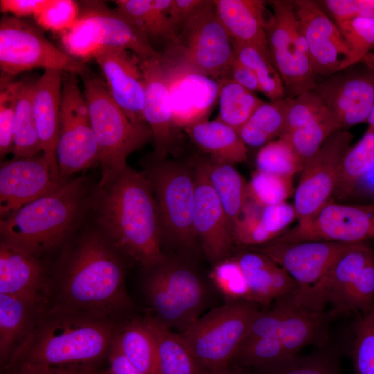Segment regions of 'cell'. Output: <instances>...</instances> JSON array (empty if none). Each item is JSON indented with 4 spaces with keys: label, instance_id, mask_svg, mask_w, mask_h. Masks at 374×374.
Segmentation results:
<instances>
[{
    "label": "cell",
    "instance_id": "60d3db41",
    "mask_svg": "<svg viewBox=\"0 0 374 374\" xmlns=\"http://www.w3.org/2000/svg\"><path fill=\"white\" fill-rule=\"evenodd\" d=\"M231 41L236 58L253 71L260 85L261 93L271 101L286 98L283 82L271 60L253 46Z\"/></svg>",
    "mask_w": 374,
    "mask_h": 374
},
{
    "label": "cell",
    "instance_id": "603a6c76",
    "mask_svg": "<svg viewBox=\"0 0 374 374\" xmlns=\"http://www.w3.org/2000/svg\"><path fill=\"white\" fill-rule=\"evenodd\" d=\"M55 181L44 154L15 157L0 168V215L10 216L26 204L54 190Z\"/></svg>",
    "mask_w": 374,
    "mask_h": 374
},
{
    "label": "cell",
    "instance_id": "9c48e42d",
    "mask_svg": "<svg viewBox=\"0 0 374 374\" xmlns=\"http://www.w3.org/2000/svg\"><path fill=\"white\" fill-rule=\"evenodd\" d=\"M150 180L160 216L163 238L191 253L199 246L193 228L195 169L193 161L153 159L144 171Z\"/></svg>",
    "mask_w": 374,
    "mask_h": 374
},
{
    "label": "cell",
    "instance_id": "f5cc1de1",
    "mask_svg": "<svg viewBox=\"0 0 374 374\" xmlns=\"http://www.w3.org/2000/svg\"><path fill=\"white\" fill-rule=\"evenodd\" d=\"M207 2V0H172L168 15L176 37L184 26Z\"/></svg>",
    "mask_w": 374,
    "mask_h": 374
},
{
    "label": "cell",
    "instance_id": "7a4b0ae2",
    "mask_svg": "<svg viewBox=\"0 0 374 374\" xmlns=\"http://www.w3.org/2000/svg\"><path fill=\"white\" fill-rule=\"evenodd\" d=\"M92 204L99 229L127 260L146 271L163 260V231L151 183L128 166L98 185Z\"/></svg>",
    "mask_w": 374,
    "mask_h": 374
},
{
    "label": "cell",
    "instance_id": "83f0119b",
    "mask_svg": "<svg viewBox=\"0 0 374 374\" xmlns=\"http://www.w3.org/2000/svg\"><path fill=\"white\" fill-rule=\"evenodd\" d=\"M244 249L233 256L243 273L251 302L265 308L299 292L296 280L274 260L258 251Z\"/></svg>",
    "mask_w": 374,
    "mask_h": 374
},
{
    "label": "cell",
    "instance_id": "5b68a950",
    "mask_svg": "<svg viewBox=\"0 0 374 374\" xmlns=\"http://www.w3.org/2000/svg\"><path fill=\"white\" fill-rule=\"evenodd\" d=\"M82 77L99 149L101 186L127 166L128 156L152 139V134L146 123H134L128 118L112 98L104 80L88 72Z\"/></svg>",
    "mask_w": 374,
    "mask_h": 374
},
{
    "label": "cell",
    "instance_id": "4316f807",
    "mask_svg": "<svg viewBox=\"0 0 374 374\" xmlns=\"http://www.w3.org/2000/svg\"><path fill=\"white\" fill-rule=\"evenodd\" d=\"M0 294L37 302L51 301L52 279L42 259L1 242Z\"/></svg>",
    "mask_w": 374,
    "mask_h": 374
},
{
    "label": "cell",
    "instance_id": "52a82bcc",
    "mask_svg": "<svg viewBox=\"0 0 374 374\" xmlns=\"http://www.w3.org/2000/svg\"><path fill=\"white\" fill-rule=\"evenodd\" d=\"M61 39L65 52L84 63L108 48L130 51L140 60L161 55L116 8L112 10L99 1L83 3L77 21L61 34Z\"/></svg>",
    "mask_w": 374,
    "mask_h": 374
},
{
    "label": "cell",
    "instance_id": "816d5d0a",
    "mask_svg": "<svg viewBox=\"0 0 374 374\" xmlns=\"http://www.w3.org/2000/svg\"><path fill=\"white\" fill-rule=\"evenodd\" d=\"M3 374H101L95 365H69L42 366L33 365H16L5 368Z\"/></svg>",
    "mask_w": 374,
    "mask_h": 374
},
{
    "label": "cell",
    "instance_id": "c3c4849f",
    "mask_svg": "<svg viewBox=\"0 0 374 374\" xmlns=\"http://www.w3.org/2000/svg\"><path fill=\"white\" fill-rule=\"evenodd\" d=\"M21 81L1 75L0 84V155L12 151V127Z\"/></svg>",
    "mask_w": 374,
    "mask_h": 374
},
{
    "label": "cell",
    "instance_id": "db71d44e",
    "mask_svg": "<svg viewBox=\"0 0 374 374\" xmlns=\"http://www.w3.org/2000/svg\"><path fill=\"white\" fill-rule=\"evenodd\" d=\"M49 2V0H1L0 10L5 14L16 17L37 15Z\"/></svg>",
    "mask_w": 374,
    "mask_h": 374
},
{
    "label": "cell",
    "instance_id": "9f6ffc18",
    "mask_svg": "<svg viewBox=\"0 0 374 374\" xmlns=\"http://www.w3.org/2000/svg\"><path fill=\"white\" fill-rule=\"evenodd\" d=\"M108 359L109 374H145L128 360L114 340L112 344Z\"/></svg>",
    "mask_w": 374,
    "mask_h": 374
},
{
    "label": "cell",
    "instance_id": "836d02e7",
    "mask_svg": "<svg viewBox=\"0 0 374 374\" xmlns=\"http://www.w3.org/2000/svg\"><path fill=\"white\" fill-rule=\"evenodd\" d=\"M172 0H116V10L126 17L148 39L172 42L176 34L171 26L168 10Z\"/></svg>",
    "mask_w": 374,
    "mask_h": 374
},
{
    "label": "cell",
    "instance_id": "ffe728a7",
    "mask_svg": "<svg viewBox=\"0 0 374 374\" xmlns=\"http://www.w3.org/2000/svg\"><path fill=\"white\" fill-rule=\"evenodd\" d=\"M339 124L317 92L310 90L289 98L285 128L280 137L287 142L305 164Z\"/></svg>",
    "mask_w": 374,
    "mask_h": 374
},
{
    "label": "cell",
    "instance_id": "30bf717a",
    "mask_svg": "<svg viewBox=\"0 0 374 374\" xmlns=\"http://www.w3.org/2000/svg\"><path fill=\"white\" fill-rule=\"evenodd\" d=\"M234 56L231 38L216 14L213 1L208 0L162 53L167 64L185 66L217 81L229 78Z\"/></svg>",
    "mask_w": 374,
    "mask_h": 374
},
{
    "label": "cell",
    "instance_id": "9a60e30c",
    "mask_svg": "<svg viewBox=\"0 0 374 374\" xmlns=\"http://www.w3.org/2000/svg\"><path fill=\"white\" fill-rule=\"evenodd\" d=\"M57 161L62 181L100 162L86 98L76 74L67 72L62 77Z\"/></svg>",
    "mask_w": 374,
    "mask_h": 374
},
{
    "label": "cell",
    "instance_id": "e575fe53",
    "mask_svg": "<svg viewBox=\"0 0 374 374\" xmlns=\"http://www.w3.org/2000/svg\"><path fill=\"white\" fill-rule=\"evenodd\" d=\"M373 169L374 127L369 125L362 139L345 154L330 201L346 202L357 182Z\"/></svg>",
    "mask_w": 374,
    "mask_h": 374
},
{
    "label": "cell",
    "instance_id": "f907efd6",
    "mask_svg": "<svg viewBox=\"0 0 374 374\" xmlns=\"http://www.w3.org/2000/svg\"><path fill=\"white\" fill-rule=\"evenodd\" d=\"M321 3L336 24L357 17H374V0H325Z\"/></svg>",
    "mask_w": 374,
    "mask_h": 374
},
{
    "label": "cell",
    "instance_id": "bcb514c9",
    "mask_svg": "<svg viewBox=\"0 0 374 374\" xmlns=\"http://www.w3.org/2000/svg\"><path fill=\"white\" fill-rule=\"evenodd\" d=\"M351 355L355 374H374V307L354 326Z\"/></svg>",
    "mask_w": 374,
    "mask_h": 374
},
{
    "label": "cell",
    "instance_id": "680465c9",
    "mask_svg": "<svg viewBox=\"0 0 374 374\" xmlns=\"http://www.w3.org/2000/svg\"><path fill=\"white\" fill-rule=\"evenodd\" d=\"M206 374H252L247 372L244 368L231 364L225 368L216 370L214 371L208 372Z\"/></svg>",
    "mask_w": 374,
    "mask_h": 374
},
{
    "label": "cell",
    "instance_id": "5bb4252c",
    "mask_svg": "<svg viewBox=\"0 0 374 374\" xmlns=\"http://www.w3.org/2000/svg\"><path fill=\"white\" fill-rule=\"evenodd\" d=\"M0 68L1 75L11 78L38 68L82 76L88 72L84 62L57 48L27 22L8 15L0 21Z\"/></svg>",
    "mask_w": 374,
    "mask_h": 374
},
{
    "label": "cell",
    "instance_id": "74e56055",
    "mask_svg": "<svg viewBox=\"0 0 374 374\" xmlns=\"http://www.w3.org/2000/svg\"><path fill=\"white\" fill-rule=\"evenodd\" d=\"M289 98L264 102L253 113L238 134L246 144L262 148L284 132Z\"/></svg>",
    "mask_w": 374,
    "mask_h": 374
},
{
    "label": "cell",
    "instance_id": "7c38bea8",
    "mask_svg": "<svg viewBox=\"0 0 374 374\" xmlns=\"http://www.w3.org/2000/svg\"><path fill=\"white\" fill-rule=\"evenodd\" d=\"M335 317L330 310H314L305 307L296 293L260 310L246 336L271 340L287 361L307 346L320 348L328 344L330 323Z\"/></svg>",
    "mask_w": 374,
    "mask_h": 374
},
{
    "label": "cell",
    "instance_id": "d4e9b609",
    "mask_svg": "<svg viewBox=\"0 0 374 374\" xmlns=\"http://www.w3.org/2000/svg\"><path fill=\"white\" fill-rule=\"evenodd\" d=\"M94 60L116 104L132 122L145 123V82L140 59L126 50L108 48L98 52Z\"/></svg>",
    "mask_w": 374,
    "mask_h": 374
},
{
    "label": "cell",
    "instance_id": "b9f144b4",
    "mask_svg": "<svg viewBox=\"0 0 374 374\" xmlns=\"http://www.w3.org/2000/svg\"><path fill=\"white\" fill-rule=\"evenodd\" d=\"M256 163L257 170L288 177L302 171L304 167L294 149L281 138L260 148Z\"/></svg>",
    "mask_w": 374,
    "mask_h": 374
},
{
    "label": "cell",
    "instance_id": "7dc6e473",
    "mask_svg": "<svg viewBox=\"0 0 374 374\" xmlns=\"http://www.w3.org/2000/svg\"><path fill=\"white\" fill-rule=\"evenodd\" d=\"M210 276L214 285L224 296L226 302L250 301L245 278L233 256H231L214 264Z\"/></svg>",
    "mask_w": 374,
    "mask_h": 374
},
{
    "label": "cell",
    "instance_id": "277c9868",
    "mask_svg": "<svg viewBox=\"0 0 374 374\" xmlns=\"http://www.w3.org/2000/svg\"><path fill=\"white\" fill-rule=\"evenodd\" d=\"M92 199L84 177L64 180L48 194L1 219V242L41 258L67 240Z\"/></svg>",
    "mask_w": 374,
    "mask_h": 374
},
{
    "label": "cell",
    "instance_id": "2e32d148",
    "mask_svg": "<svg viewBox=\"0 0 374 374\" xmlns=\"http://www.w3.org/2000/svg\"><path fill=\"white\" fill-rule=\"evenodd\" d=\"M353 139L348 131L338 130L305 161L294 196L299 223L311 220L330 201L341 163Z\"/></svg>",
    "mask_w": 374,
    "mask_h": 374
},
{
    "label": "cell",
    "instance_id": "e0dca14e",
    "mask_svg": "<svg viewBox=\"0 0 374 374\" xmlns=\"http://www.w3.org/2000/svg\"><path fill=\"white\" fill-rule=\"evenodd\" d=\"M315 91L341 130L366 122L374 106V53L318 80Z\"/></svg>",
    "mask_w": 374,
    "mask_h": 374
},
{
    "label": "cell",
    "instance_id": "6f0895ef",
    "mask_svg": "<svg viewBox=\"0 0 374 374\" xmlns=\"http://www.w3.org/2000/svg\"><path fill=\"white\" fill-rule=\"evenodd\" d=\"M374 204V169L366 174L356 184L346 202Z\"/></svg>",
    "mask_w": 374,
    "mask_h": 374
},
{
    "label": "cell",
    "instance_id": "d590c367",
    "mask_svg": "<svg viewBox=\"0 0 374 374\" xmlns=\"http://www.w3.org/2000/svg\"><path fill=\"white\" fill-rule=\"evenodd\" d=\"M209 181L233 230L247 201V184L233 165L206 159Z\"/></svg>",
    "mask_w": 374,
    "mask_h": 374
},
{
    "label": "cell",
    "instance_id": "8992f818",
    "mask_svg": "<svg viewBox=\"0 0 374 374\" xmlns=\"http://www.w3.org/2000/svg\"><path fill=\"white\" fill-rule=\"evenodd\" d=\"M314 310L326 305L337 317L371 310L374 302V251L367 242L353 243L314 285L297 294Z\"/></svg>",
    "mask_w": 374,
    "mask_h": 374
},
{
    "label": "cell",
    "instance_id": "ab89813d",
    "mask_svg": "<svg viewBox=\"0 0 374 374\" xmlns=\"http://www.w3.org/2000/svg\"><path fill=\"white\" fill-rule=\"evenodd\" d=\"M219 113L217 120L238 132L255 110L264 103L255 93L229 78L219 80Z\"/></svg>",
    "mask_w": 374,
    "mask_h": 374
},
{
    "label": "cell",
    "instance_id": "d6986e66",
    "mask_svg": "<svg viewBox=\"0 0 374 374\" xmlns=\"http://www.w3.org/2000/svg\"><path fill=\"white\" fill-rule=\"evenodd\" d=\"M195 169L193 228L207 259L215 264L231 256L233 228L208 177L206 159H193Z\"/></svg>",
    "mask_w": 374,
    "mask_h": 374
},
{
    "label": "cell",
    "instance_id": "94428289",
    "mask_svg": "<svg viewBox=\"0 0 374 374\" xmlns=\"http://www.w3.org/2000/svg\"><path fill=\"white\" fill-rule=\"evenodd\" d=\"M101 374H109L108 371H103Z\"/></svg>",
    "mask_w": 374,
    "mask_h": 374
},
{
    "label": "cell",
    "instance_id": "f35d334b",
    "mask_svg": "<svg viewBox=\"0 0 374 374\" xmlns=\"http://www.w3.org/2000/svg\"><path fill=\"white\" fill-rule=\"evenodd\" d=\"M35 84L21 81L12 127V153L15 157H34L42 151L33 114Z\"/></svg>",
    "mask_w": 374,
    "mask_h": 374
},
{
    "label": "cell",
    "instance_id": "11a10c76",
    "mask_svg": "<svg viewBox=\"0 0 374 374\" xmlns=\"http://www.w3.org/2000/svg\"><path fill=\"white\" fill-rule=\"evenodd\" d=\"M229 78L250 91L261 92L259 82L253 71L242 64L235 55L230 66Z\"/></svg>",
    "mask_w": 374,
    "mask_h": 374
},
{
    "label": "cell",
    "instance_id": "ac0fdd59",
    "mask_svg": "<svg viewBox=\"0 0 374 374\" xmlns=\"http://www.w3.org/2000/svg\"><path fill=\"white\" fill-rule=\"evenodd\" d=\"M373 238L374 204L330 201L311 220L298 223L270 242L328 241L357 243Z\"/></svg>",
    "mask_w": 374,
    "mask_h": 374
},
{
    "label": "cell",
    "instance_id": "3957f363",
    "mask_svg": "<svg viewBox=\"0 0 374 374\" xmlns=\"http://www.w3.org/2000/svg\"><path fill=\"white\" fill-rule=\"evenodd\" d=\"M118 324L50 301L4 365H96L108 357Z\"/></svg>",
    "mask_w": 374,
    "mask_h": 374
},
{
    "label": "cell",
    "instance_id": "7402d4cb",
    "mask_svg": "<svg viewBox=\"0 0 374 374\" xmlns=\"http://www.w3.org/2000/svg\"><path fill=\"white\" fill-rule=\"evenodd\" d=\"M317 78L328 77L344 69L348 48L337 26L317 1H293Z\"/></svg>",
    "mask_w": 374,
    "mask_h": 374
},
{
    "label": "cell",
    "instance_id": "44dd1931",
    "mask_svg": "<svg viewBox=\"0 0 374 374\" xmlns=\"http://www.w3.org/2000/svg\"><path fill=\"white\" fill-rule=\"evenodd\" d=\"M352 244L328 241L269 242L247 249L274 260L296 280L299 292H303L319 280Z\"/></svg>",
    "mask_w": 374,
    "mask_h": 374
},
{
    "label": "cell",
    "instance_id": "f1b7e54d",
    "mask_svg": "<svg viewBox=\"0 0 374 374\" xmlns=\"http://www.w3.org/2000/svg\"><path fill=\"white\" fill-rule=\"evenodd\" d=\"M63 73L58 70H45L35 82L33 94V114L42 154L53 179L59 182L63 181L57 161Z\"/></svg>",
    "mask_w": 374,
    "mask_h": 374
},
{
    "label": "cell",
    "instance_id": "8fae6325",
    "mask_svg": "<svg viewBox=\"0 0 374 374\" xmlns=\"http://www.w3.org/2000/svg\"><path fill=\"white\" fill-rule=\"evenodd\" d=\"M258 305L247 301L226 302L199 317L180 333L206 372L231 365Z\"/></svg>",
    "mask_w": 374,
    "mask_h": 374
},
{
    "label": "cell",
    "instance_id": "cb8c5ba5",
    "mask_svg": "<svg viewBox=\"0 0 374 374\" xmlns=\"http://www.w3.org/2000/svg\"><path fill=\"white\" fill-rule=\"evenodd\" d=\"M145 82L144 121L154 144V159L162 161L175 149L179 132L170 103L168 77L161 55L140 60Z\"/></svg>",
    "mask_w": 374,
    "mask_h": 374
},
{
    "label": "cell",
    "instance_id": "4fadbf2b",
    "mask_svg": "<svg viewBox=\"0 0 374 374\" xmlns=\"http://www.w3.org/2000/svg\"><path fill=\"white\" fill-rule=\"evenodd\" d=\"M272 12L265 30L271 61L283 82L286 98L314 90V74L308 45L293 1H269Z\"/></svg>",
    "mask_w": 374,
    "mask_h": 374
},
{
    "label": "cell",
    "instance_id": "f6af8a7d",
    "mask_svg": "<svg viewBox=\"0 0 374 374\" xmlns=\"http://www.w3.org/2000/svg\"><path fill=\"white\" fill-rule=\"evenodd\" d=\"M265 371L269 374H341L335 353L327 344L308 355H297Z\"/></svg>",
    "mask_w": 374,
    "mask_h": 374
},
{
    "label": "cell",
    "instance_id": "7bdbcfd3",
    "mask_svg": "<svg viewBox=\"0 0 374 374\" xmlns=\"http://www.w3.org/2000/svg\"><path fill=\"white\" fill-rule=\"evenodd\" d=\"M247 197L260 206L286 202L293 193L292 177L257 170L247 186Z\"/></svg>",
    "mask_w": 374,
    "mask_h": 374
},
{
    "label": "cell",
    "instance_id": "91938a15",
    "mask_svg": "<svg viewBox=\"0 0 374 374\" xmlns=\"http://www.w3.org/2000/svg\"><path fill=\"white\" fill-rule=\"evenodd\" d=\"M366 122L370 126L374 127V106Z\"/></svg>",
    "mask_w": 374,
    "mask_h": 374
},
{
    "label": "cell",
    "instance_id": "ee69618b",
    "mask_svg": "<svg viewBox=\"0 0 374 374\" xmlns=\"http://www.w3.org/2000/svg\"><path fill=\"white\" fill-rule=\"evenodd\" d=\"M336 24L349 51L344 69L359 62L374 48V17L353 18Z\"/></svg>",
    "mask_w": 374,
    "mask_h": 374
},
{
    "label": "cell",
    "instance_id": "ba28073f",
    "mask_svg": "<svg viewBox=\"0 0 374 374\" xmlns=\"http://www.w3.org/2000/svg\"><path fill=\"white\" fill-rule=\"evenodd\" d=\"M147 271L143 291L150 312L170 329L185 331L206 305L205 283L190 265L166 256Z\"/></svg>",
    "mask_w": 374,
    "mask_h": 374
},
{
    "label": "cell",
    "instance_id": "4dcf8cb0",
    "mask_svg": "<svg viewBox=\"0 0 374 374\" xmlns=\"http://www.w3.org/2000/svg\"><path fill=\"white\" fill-rule=\"evenodd\" d=\"M143 319L154 340L156 374L206 373L180 333L175 332L150 312Z\"/></svg>",
    "mask_w": 374,
    "mask_h": 374
},
{
    "label": "cell",
    "instance_id": "f546056e",
    "mask_svg": "<svg viewBox=\"0 0 374 374\" xmlns=\"http://www.w3.org/2000/svg\"><path fill=\"white\" fill-rule=\"evenodd\" d=\"M213 1L217 15L232 40L253 46L271 59L265 30L267 17L265 1Z\"/></svg>",
    "mask_w": 374,
    "mask_h": 374
},
{
    "label": "cell",
    "instance_id": "1f68e13d",
    "mask_svg": "<svg viewBox=\"0 0 374 374\" xmlns=\"http://www.w3.org/2000/svg\"><path fill=\"white\" fill-rule=\"evenodd\" d=\"M190 140L213 160L234 165L247 161V145L238 132L218 120H203L184 128Z\"/></svg>",
    "mask_w": 374,
    "mask_h": 374
},
{
    "label": "cell",
    "instance_id": "484cf974",
    "mask_svg": "<svg viewBox=\"0 0 374 374\" xmlns=\"http://www.w3.org/2000/svg\"><path fill=\"white\" fill-rule=\"evenodd\" d=\"M163 63L168 73L170 103L177 127L185 128L206 120L218 98L219 81L185 66L168 65L164 61Z\"/></svg>",
    "mask_w": 374,
    "mask_h": 374
},
{
    "label": "cell",
    "instance_id": "d6a6232c",
    "mask_svg": "<svg viewBox=\"0 0 374 374\" xmlns=\"http://www.w3.org/2000/svg\"><path fill=\"white\" fill-rule=\"evenodd\" d=\"M49 301L0 294V355L4 365L29 333L41 308Z\"/></svg>",
    "mask_w": 374,
    "mask_h": 374
},
{
    "label": "cell",
    "instance_id": "8d00e7d4",
    "mask_svg": "<svg viewBox=\"0 0 374 374\" xmlns=\"http://www.w3.org/2000/svg\"><path fill=\"white\" fill-rule=\"evenodd\" d=\"M114 340L138 369L145 374H156L154 340L143 318L118 324Z\"/></svg>",
    "mask_w": 374,
    "mask_h": 374
},
{
    "label": "cell",
    "instance_id": "681fc988",
    "mask_svg": "<svg viewBox=\"0 0 374 374\" xmlns=\"http://www.w3.org/2000/svg\"><path fill=\"white\" fill-rule=\"evenodd\" d=\"M80 6L71 0H49L48 4L34 16L42 28L62 34L77 21Z\"/></svg>",
    "mask_w": 374,
    "mask_h": 374
},
{
    "label": "cell",
    "instance_id": "6da1fadb",
    "mask_svg": "<svg viewBox=\"0 0 374 374\" xmlns=\"http://www.w3.org/2000/svg\"><path fill=\"white\" fill-rule=\"evenodd\" d=\"M125 260L99 229L84 233L62 253L52 279L51 301L116 321L132 306Z\"/></svg>",
    "mask_w": 374,
    "mask_h": 374
}]
</instances>
